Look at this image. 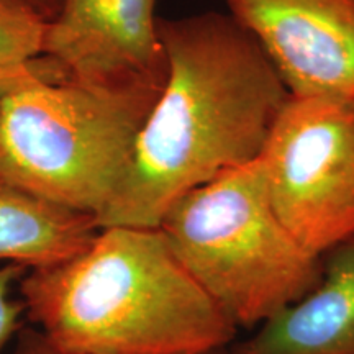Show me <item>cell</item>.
<instances>
[{"label": "cell", "instance_id": "1", "mask_svg": "<svg viewBox=\"0 0 354 354\" xmlns=\"http://www.w3.org/2000/svg\"><path fill=\"white\" fill-rule=\"evenodd\" d=\"M165 87L99 228H159L190 190L259 159L290 92L230 13L158 20Z\"/></svg>", "mask_w": 354, "mask_h": 354}, {"label": "cell", "instance_id": "2", "mask_svg": "<svg viewBox=\"0 0 354 354\" xmlns=\"http://www.w3.org/2000/svg\"><path fill=\"white\" fill-rule=\"evenodd\" d=\"M19 284L25 315L66 354H212L238 333L159 228H100L81 254Z\"/></svg>", "mask_w": 354, "mask_h": 354}, {"label": "cell", "instance_id": "3", "mask_svg": "<svg viewBox=\"0 0 354 354\" xmlns=\"http://www.w3.org/2000/svg\"><path fill=\"white\" fill-rule=\"evenodd\" d=\"M166 79L95 86L38 77L0 110V177L99 218Z\"/></svg>", "mask_w": 354, "mask_h": 354}, {"label": "cell", "instance_id": "4", "mask_svg": "<svg viewBox=\"0 0 354 354\" xmlns=\"http://www.w3.org/2000/svg\"><path fill=\"white\" fill-rule=\"evenodd\" d=\"M172 253L236 328H254L322 279V256L274 212L259 159L180 197L159 225Z\"/></svg>", "mask_w": 354, "mask_h": 354}, {"label": "cell", "instance_id": "5", "mask_svg": "<svg viewBox=\"0 0 354 354\" xmlns=\"http://www.w3.org/2000/svg\"><path fill=\"white\" fill-rule=\"evenodd\" d=\"M279 220L310 253L354 236V102L290 95L259 156Z\"/></svg>", "mask_w": 354, "mask_h": 354}, {"label": "cell", "instance_id": "6", "mask_svg": "<svg viewBox=\"0 0 354 354\" xmlns=\"http://www.w3.org/2000/svg\"><path fill=\"white\" fill-rule=\"evenodd\" d=\"M294 97L354 102V0H225Z\"/></svg>", "mask_w": 354, "mask_h": 354}, {"label": "cell", "instance_id": "7", "mask_svg": "<svg viewBox=\"0 0 354 354\" xmlns=\"http://www.w3.org/2000/svg\"><path fill=\"white\" fill-rule=\"evenodd\" d=\"M159 0H61L41 56L73 81L118 86L161 81L167 61L158 35Z\"/></svg>", "mask_w": 354, "mask_h": 354}, {"label": "cell", "instance_id": "8", "mask_svg": "<svg viewBox=\"0 0 354 354\" xmlns=\"http://www.w3.org/2000/svg\"><path fill=\"white\" fill-rule=\"evenodd\" d=\"M322 259L320 282L233 344L236 354H354V236Z\"/></svg>", "mask_w": 354, "mask_h": 354}, {"label": "cell", "instance_id": "9", "mask_svg": "<svg viewBox=\"0 0 354 354\" xmlns=\"http://www.w3.org/2000/svg\"><path fill=\"white\" fill-rule=\"evenodd\" d=\"M99 230L92 215L0 177V261L26 271L53 268L81 254Z\"/></svg>", "mask_w": 354, "mask_h": 354}, {"label": "cell", "instance_id": "10", "mask_svg": "<svg viewBox=\"0 0 354 354\" xmlns=\"http://www.w3.org/2000/svg\"><path fill=\"white\" fill-rule=\"evenodd\" d=\"M46 25L48 19L24 0H0V68L41 56Z\"/></svg>", "mask_w": 354, "mask_h": 354}, {"label": "cell", "instance_id": "11", "mask_svg": "<svg viewBox=\"0 0 354 354\" xmlns=\"http://www.w3.org/2000/svg\"><path fill=\"white\" fill-rule=\"evenodd\" d=\"M25 274L26 269L17 264H6L0 268V353L20 330V318L25 308L20 299H13L12 290Z\"/></svg>", "mask_w": 354, "mask_h": 354}, {"label": "cell", "instance_id": "12", "mask_svg": "<svg viewBox=\"0 0 354 354\" xmlns=\"http://www.w3.org/2000/svg\"><path fill=\"white\" fill-rule=\"evenodd\" d=\"M38 77L64 79L68 76L55 61H51L46 56H39L37 59L20 66H13V68H0V110H2L3 102L15 88Z\"/></svg>", "mask_w": 354, "mask_h": 354}, {"label": "cell", "instance_id": "13", "mask_svg": "<svg viewBox=\"0 0 354 354\" xmlns=\"http://www.w3.org/2000/svg\"><path fill=\"white\" fill-rule=\"evenodd\" d=\"M12 354H66L59 349L53 346L46 338L41 335V331L37 328H24L19 331L17 336V343L13 346ZM212 354H236L234 346L220 349V351Z\"/></svg>", "mask_w": 354, "mask_h": 354}, {"label": "cell", "instance_id": "14", "mask_svg": "<svg viewBox=\"0 0 354 354\" xmlns=\"http://www.w3.org/2000/svg\"><path fill=\"white\" fill-rule=\"evenodd\" d=\"M24 2L30 3L33 8H37L44 19L48 20H51L56 15L61 6V0H24Z\"/></svg>", "mask_w": 354, "mask_h": 354}]
</instances>
